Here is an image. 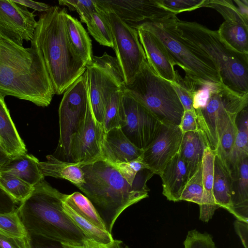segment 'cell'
Returning a JSON list of instances; mask_svg holds the SVG:
<instances>
[{"label": "cell", "mask_w": 248, "mask_h": 248, "mask_svg": "<svg viewBox=\"0 0 248 248\" xmlns=\"http://www.w3.org/2000/svg\"><path fill=\"white\" fill-rule=\"evenodd\" d=\"M0 93L48 106L55 94L40 50L17 45L0 31Z\"/></svg>", "instance_id": "cell-1"}, {"label": "cell", "mask_w": 248, "mask_h": 248, "mask_svg": "<svg viewBox=\"0 0 248 248\" xmlns=\"http://www.w3.org/2000/svg\"><path fill=\"white\" fill-rule=\"evenodd\" d=\"M81 168L85 182L77 187L92 202L110 233L124 210L148 197L146 182L154 174L149 170L131 186L112 164L101 158Z\"/></svg>", "instance_id": "cell-2"}, {"label": "cell", "mask_w": 248, "mask_h": 248, "mask_svg": "<svg viewBox=\"0 0 248 248\" xmlns=\"http://www.w3.org/2000/svg\"><path fill=\"white\" fill-rule=\"evenodd\" d=\"M31 45L41 52L55 94L63 93L85 73L86 64L69 40L59 6H50L41 14Z\"/></svg>", "instance_id": "cell-3"}, {"label": "cell", "mask_w": 248, "mask_h": 248, "mask_svg": "<svg viewBox=\"0 0 248 248\" xmlns=\"http://www.w3.org/2000/svg\"><path fill=\"white\" fill-rule=\"evenodd\" d=\"M64 195L44 178L34 186L16 210L26 232L72 245L90 239L63 211Z\"/></svg>", "instance_id": "cell-4"}, {"label": "cell", "mask_w": 248, "mask_h": 248, "mask_svg": "<svg viewBox=\"0 0 248 248\" xmlns=\"http://www.w3.org/2000/svg\"><path fill=\"white\" fill-rule=\"evenodd\" d=\"M181 36L205 53L218 69L222 84L240 94L248 93V54L231 47L219 35L196 22L177 19Z\"/></svg>", "instance_id": "cell-5"}, {"label": "cell", "mask_w": 248, "mask_h": 248, "mask_svg": "<svg viewBox=\"0 0 248 248\" xmlns=\"http://www.w3.org/2000/svg\"><path fill=\"white\" fill-rule=\"evenodd\" d=\"M177 18L172 14L139 25L162 43L175 65L185 71V77L196 81L222 84L218 69L211 58L181 36L177 27Z\"/></svg>", "instance_id": "cell-6"}, {"label": "cell", "mask_w": 248, "mask_h": 248, "mask_svg": "<svg viewBox=\"0 0 248 248\" xmlns=\"http://www.w3.org/2000/svg\"><path fill=\"white\" fill-rule=\"evenodd\" d=\"M125 90L162 122L179 125L184 107L171 83L158 76L147 60Z\"/></svg>", "instance_id": "cell-7"}, {"label": "cell", "mask_w": 248, "mask_h": 248, "mask_svg": "<svg viewBox=\"0 0 248 248\" xmlns=\"http://www.w3.org/2000/svg\"><path fill=\"white\" fill-rule=\"evenodd\" d=\"M248 93L240 94L216 83L205 106L195 110L199 132L206 147L216 152L223 131L231 117L248 107Z\"/></svg>", "instance_id": "cell-8"}, {"label": "cell", "mask_w": 248, "mask_h": 248, "mask_svg": "<svg viewBox=\"0 0 248 248\" xmlns=\"http://www.w3.org/2000/svg\"><path fill=\"white\" fill-rule=\"evenodd\" d=\"M91 108L85 72L65 91L61 102L59 108L60 137L54 156L71 162L72 146L83 127Z\"/></svg>", "instance_id": "cell-9"}, {"label": "cell", "mask_w": 248, "mask_h": 248, "mask_svg": "<svg viewBox=\"0 0 248 248\" xmlns=\"http://www.w3.org/2000/svg\"><path fill=\"white\" fill-rule=\"evenodd\" d=\"M87 81L93 115L102 126L105 107L110 95L125 88L124 77L116 58L106 52L93 56L92 62L86 66Z\"/></svg>", "instance_id": "cell-10"}, {"label": "cell", "mask_w": 248, "mask_h": 248, "mask_svg": "<svg viewBox=\"0 0 248 248\" xmlns=\"http://www.w3.org/2000/svg\"><path fill=\"white\" fill-rule=\"evenodd\" d=\"M101 10L106 14L108 19L113 37V49L125 85H128L146 60L137 30L122 20L114 13Z\"/></svg>", "instance_id": "cell-11"}, {"label": "cell", "mask_w": 248, "mask_h": 248, "mask_svg": "<svg viewBox=\"0 0 248 248\" xmlns=\"http://www.w3.org/2000/svg\"><path fill=\"white\" fill-rule=\"evenodd\" d=\"M122 103L121 130L133 144L144 150L156 138L163 122L130 95L125 89Z\"/></svg>", "instance_id": "cell-12"}, {"label": "cell", "mask_w": 248, "mask_h": 248, "mask_svg": "<svg viewBox=\"0 0 248 248\" xmlns=\"http://www.w3.org/2000/svg\"><path fill=\"white\" fill-rule=\"evenodd\" d=\"M35 16L13 0H0V31L18 46L32 41L37 25Z\"/></svg>", "instance_id": "cell-13"}, {"label": "cell", "mask_w": 248, "mask_h": 248, "mask_svg": "<svg viewBox=\"0 0 248 248\" xmlns=\"http://www.w3.org/2000/svg\"><path fill=\"white\" fill-rule=\"evenodd\" d=\"M183 133L179 125L163 123L155 139L143 150L142 159L148 170L159 175L167 164L179 151Z\"/></svg>", "instance_id": "cell-14"}, {"label": "cell", "mask_w": 248, "mask_h": 248, "mask_svg": "<svg viewBox=\"0 0 248 248\" xmlns=\"http://www.w3.org/2000/svg\"><path fill=\"white\" fill-rule=\"evenodd\" d=\"M98 9L115 14L122 20L136 28L141 23L172 13L159 5L156 0H95Z\"/></svg>", "instance_id": "cell-15"}, {"label": "cell", "mask_w": 248, "mask_h": 248, "mask_svg": "<svg viewBox=\"0 0 248 248\" xmlns=\"http://www.w3.org/2000/svg\"><path fill=\"white\" fill-rule=\"evenodd\" d=\"M103 127L96 120L92 107L83 127L74 141L71 150V162L85 165L101 157Z\"/></svg>", "instance_id": "cell-16"}, {"label": "cell", "mask_w": 248, "mask_h": 248, "mask_svg": "<svg viewBox=\"0 0 248 248\" xmlns=\"http://www.w3.org/2000/svg\"><path fill=\"white\" fill-rule=\"evenodd\" d=\"M146 60L155 73L170 82H176L179 76L175 64L162 43L152 33L139 25L135 28Z\"/></svg>", "instance_id": "cell-17"}, {"label": "cell", "mask_w": 248, "mask_h": 248, "mask_svg": "<svg viewBox=\"0 0 248 248\" xmlns=\"http://www.w3.org/2000/svg\"><path fill=\"white\" fill-rule=\"evenodd\" d=\"M143 150L133 144L120 127L105 132L101 145L102 159L112 164L129 162L141 157Z\"/></svg>", "instance_id": "cell-18"}, {"label": "cell", "mask_w": 248, "mask_h": 248, "mask_svg": "<svg viewBox=\"0 0 248 248\" xmlns=\"http://www.w3.org/2000/svg\"><path fill=\"white\" fill-rule=\"evenodd\" d=\"M162 182V194L168 200L179 202L183 190L190 177L186 164L178 153L159 174Z\"/></svg>", "instance_id": "cell-19"}, {"label": "cell", "mask_w": 248, "mask_h": 248, "mask_svg": "<svg viewBox=\"0 0 248 248\" xmlns=\"http://www.w3.org/2000/svg\"><path fill=\"white\" fill-rule=\"evenodd\" d=\"M216 152L205 148L202 163L203 195L200 206V219L208 222L218 208L215 203L213 193L214 161Z\"/></svg>", "instance_id": "cell-20"}, {"label": "cell", "mask_w": 248, "mask_h": 248, "mask_svg": "<svg viewBox=\"0 0 248 248\" xmlns=\"http://www.w3.org/2000/svg\"><path fill=\"white\" fill-rule=\"evenodd\" d=\"M46 161H39L38 166L42 175L67 180L77 187L85 182L84 175L80 163L61 160L52 155L46 156Z\"/></svg>", "instance_id": "cell-21"}, {"label": "cell", "mask_w": 248, "mask_h": 248, "mask_svg": "<svg viewBox=\"0 0 248 248\" xmlns=\"http://www.w3.org/2000/svg\"><path fill=\"white\" fill-rule=\"evenodd\" d=\"M233 177L231 171L216 154L214 161L213 193L217 207H222L232 214Z\"/></svg>", "instance_id": "cell-22"}, {"label": "cell", "mask_w": 248, "mask_h": 248, "mask_svg": "<svg viewBox=\"0 0 248 248\" xmlns=\"http://www.w3.org/2000/svg\"><path fill=\"white\" fill-rule=\"evenodd\" d=\"M0 143L12 157L26 154L27 150L10 116L4 101L0 93Z\"/></svg>", "instance_id": "cell-23"}, {"label": "cell", "mask_w": 248, "mask_h": 248, "mask_svg": "<svg viewBox=\"0 0 248 248\" xmlns=\"http://www.w3.org/2000/svg\"><path fill=\"white\" fill-rule=\"evenodd\" d=\"M233 177L236 186L232 187V214L248 223V157L239 163Z\"/></svg>", "instance_id": "cell-24"}, {"label": "cell", "mask_w": 248, "mask_h": 248, "mask_svg": "<svg viewBox=\"0 0 248 248\" xmlns=\"http://www.w3.org/2000/svg\"><path fill=\"white\" fill-rule=\"evenodd\" d=\"M69 40L86 65L93 61L92 40L81 22L69 15L66 8L62 9Z\"/></svg>", "instance_id": "cell-25"}, {"label": "cell", "mask_w": 248, "mask_h": 248, "mask_svg": "<svg viewBox=\"0 0 248 248\" xmlns=\"http://www.w3.org/2000/svg\"><path fill=\"white\" fill-rule=\"evenodd\" d=\"M38 162V159L32 155H20L11 158L0 172L15 175L33 186L44 178L39 170Z\"/></svg>", "instance_id": "cell-26"}, {"label": "cell", "mask_w": 248, "mask_h": 248, "mask_svg": "<svg viewBox=\"0 0 248 248\" xmlns=\"http://www.w3.org/2000/svg\"><path fill=\"white\" fill-rule=\"evenodd\" d=\"M206 147L199 131L183 133L178 154L187 165L190 177L202 164Z\"/></svg>", "instance_id": "cell-27"}, {"label": "cell", "mask_w": 248, "mask_h": 248, "mask_svg": "<svg viewBox=\"0 0 248 248\" xmlns=\"http://www.w3.org/2000/svg\"><path fill=\"white\" fill-rule=\"evenodd\" d=\"M239 122L236 124L237 132L229 158V167L232 177L239 163L248 157V117L247 107L238 114Z\"/></svg>", "instance_id": "cell-28"}, {"label": "cell", "mask_w": 248, "mask_h": 248, "mask_svg": "<svg viewBox=\"0 0 248 248\" xmlns=\"http://www.w3.org/2000/svg\"><path fill=\"white\" fill-rule=\"evenodd\" d=\"M62 201L78 215L96 227L108 231L99 213L90 200L85 195L79 192H75L70 195L64 194Z\"/></svg>", "instance_id": "cell-29"}, {"label": "cell", "mask_w": 248, "mask_h": 248, "mask_svg": "<svg viewBox=\"0 0 248 248\" xmlns=\"http://www.w3.org/2000/svg\"><path fill=\"white\" fill-rule=\"evenodd\" d=\"M217 32L231 47L235 51L248 54V27L244 25L224 21Z\"/></svg>", "instance_id": "cell-30"}, {"label": "cell", "mask_w": 248, "mask_h": 248, "mask_svg": "<svg viewBox=\"0 0 248 248\" xmlns=\"http://www.w3.org/2000/svg\"><path fill=\"white\" fill-rule=\"evenodd\" d=\"M62 207L66 215L89 238L104 245H108L114 240L110 232L96 227L78 215L63 201Z\"/></svg>", "instance_id": "cell-31"}, {"label": "cell", "mask_w": 248, "mask_h": 248, "mask_svg": "<svg viewBox=\"0 0 248 248\" xmlns=\"http://www.w3.org/2000/svg\"><path fill=\"white\" fill-rule=\"evenodd\" d=\"M89 33L100 45L113 48L111 30L106 14L96 7V11L86 24Z\"/></svg>", "instance_id": "cell-32"}, {"label": "cell", "mask_w": 248, "mask_h": 248, "mask_svg": "<svg viewBox=\"0 0 248 248\" xmlns=\"http://www.w3.org/2000/svg\"><path fill=\"white\" fill-rule=\"evenodd\" d=\"M0 187L19 203L31 194L33 188L21 179L4 172H0Z\"/></svg>", "instance_id": "cell-33"}, {"label": "cell", "mask_w": 248, "mask_h": 248, "mask_svg": "<svg viewBox=\"0 0 248 248\" xmlns=\"http://www.w3.org/2000/svg\"><path fill=\"white\" fill-rule=\"evenodd\" d=\"M125 89L114 91L109 97L105 107L103 125L104 132L120 127L123 114L122 97Z\"/></svg>", "instance_id": "cell-34"}, {"label": "cell", "mask_w": 248, "mask_h": 248, "mask_svg": "<svg viewBox=\"0 0 248 248\" xmlns=\"http://www.w3.org/2000/svg\"><path fill=\"white\" fill-rule=\"evenodd\" d=\"M237 115L238 114L232 116L228 121L220 138L216 151V154L230 170L229 158L237 132Z\"/></svg>", "instance_id": "cell-35"}, {"label": "cell", "mask_w": 248, "mask_h": 248, "mask_svg": "<svg viewBox=\"0 0 248 248\" xmlns=\"http://www.w3.org/2000/svg\"><path fill=\"white\" fill-rule=\"evenodd\" d=\"M202 7L217 11L225 21L241 24L248 27V19L240 13L237 6L231 0H205Z\"/></svg>", "instance_id": "cell-36"}, {"label": "cell", "mask_w": 248, "mask_h": 248, "mask_svg": "<svg viewBox=\"0 0 248 248\" xmlns=\"http://www.w3.org/2000/svg\"><path fill=\"white\" fill-rule=\"evenodd\" d=\"M202 195L203 183L201 164L188 180L181 195L180 201L192 202L200 205L202 202Z\"/></svg>", "instance_id": "cell-37"}, {"label": "cell", "mask_w": 248, "mask_h": 248, "mask_svg": "<svg viewBox=\"0 0 248 248\" xmlns=\"http://www.w3.org/2000/svg\"><path fill=\"white\" fill-rule=\"evenodd\" d=\"M0 233L12 237L26 236L27 232L16 211L0 213Z\"/></svg>", "instance_id": "cell-38"}, {"label": "cell", "mask_w": 248, "mask_h": 248, "mask_svg": "<svg viewBox=\"0 0 248 248\" xmlns=\"http://www.w3.org/2000/svg\"><path fill=\"white\" fill-rule=\"evenodd\" d=\"M170 83L184 107V110H194L193 95L194 87L193 80L186 77L182 78L179 75L176 82Z\"/></svg>", "instance_id": "cell-39"}, {"label": "cell", "mask_w": 248, "mask_h": 248, "mask_svg": "<svg viewBox=\"0 0 248 248\" xmlns=\"http://www.w3.org/2000/svg\"><path fill=\"white\" fill-rule=\"evenodd\" d=\"M59 3L67 6L70 11H76L81 21L86 24L91 21L93 14L96 11L95 0H60Z\"/></svg>", "instance_id": "cell-40"}, {"label": "cell", "mask_w": 248, "mask_h": 248, "mask_svg": "<svg viewBox=\"0 0 248 248\" xmlns=\"http://www.w3.org/2000/svg\"><path fill=\"white\" fill-rule=\"evenodd\" d=\"M156 1L166 10L176 15L202 7L205 0H156Z\"/></svg>", "instance_id": "cell-41"}, {"label": "cell", "mask_w": 248, "mask_h": 248, "mask_svg": "<svg viewBox=\"0 0 248 248\" xmlns=\"http://www.w3.org/2000/svg\"><path fill=\"white\" fill-rule=\"evenodd\" d=\"M184 245L185 248H217L210 234L196 230L188 232Z\"/></svg>", "instance_id": "cell-42"}, {"label": "cell", "mask_w": 248, "mask_h": 248, "mask_svg": "<svg viewBox=\"0 0 248 248\" xmlns=\"http://www.w3.org/2000/svg\"><path fill=\"white\" fill-rule=\"evenodd\" d=\"M28 248H64L62 242L34 233L27 232Z\"/></svg>", "instance_id": "cell-43"}, {"label": "cell", "mask_w": 248, "mask_h": 248, "mask_svg": "<svg viewBox=\"0 0 248 248\" xmlns=\"http://www.w3.org/2000/svg\"><path fill=\"white\" fill-rule=\"evenodd\" d=\"M179 127L183 133L199 131L194 109L184 110Z\"/></svg>", "instance_id": "cell-44"}, {"label": "cell", "mask_w": 248, "mask_h": 248, "mask_svg": "<svg viewBox=\"0 0 248 248\" xmlns=\"http://www.w3.org/2000/svg\"><path fill=\"white\" fill-rule=\"evenodd\" d=\"M19 203L0 187V213L16 211Z\"/></svg>", "instance_id": "cell-45"}, {"label": "cell", "mask_w": 248, "mask_h": 248, "mask_svg": "<svg viewBox=\"0 0 248 248\" xmlns=\"http://www.w3.org/2000/svg\"><path fill=\"white\" fill-rule=\"evenodd\" d=\"M0 248H28L25 238L12 237L0 233Z\"/></svg>", "instance_id": "cell-46"}, {"label": "cell", "mask_w": 248, "mask_h": 248, "mask_svg": "<svg viewBox=\"0 0 248 248\" xmlns=\"http://www.w3.org/2000/svg\"><path fill=\"white\" fill-rule=\"evenodd\" d=\"M117 241V240H114L108 245H104L91 239H87L80 245H72L64 242H62V244L64 248H116Z\"/></svg>", "instance_id": "cell-47"}, {"label": "cell", "mask_w": 248, "mask_h": 248, "mask_svg": "<svg viewBox=\"0 0 248 248\" xmlns=\"http://www.w3.org/2000/svg\"><path fill=\"white\" fill-rule=\"evenodd\" d=\"M234 226L244 248H248V223L237 219L234 222Z\"/></svg>", "instance_id": "cell-48"}, {"label": "cell", "mask_w": 248, "mask_h": 248, "mask_svg": "<svg viewBox=\"0 0 248 248\" xmlns=\"http://www.w3.org/2000/svg\"><path fill=\"white\" fill-rule=\"evenodd\" d=\"M13 1L22 6H25L26 8H31L35 11H37L40 12H45L48 10L50 6L46 3L42 2H35L32 0H18Z\"/></svg>", "instance_id": "cell-49"}, {"label": "cell", "mask_w": 248, "mask_h": 248, "mask_svg": "<svg viewBox=\"0 0 248 248\" xmlns=\"http://www.w3.org/2000/svg\"><path fill=\"white\" fill-rule=\"evenodd\" d=\"M237 5L241 14L246 19H248V0H233Z\"/></svg>", "instance_id": "cell-50"}, {"label": "cell", "mask_w": 248, "mask_h": 248, "mask_svg": "<svg viewBox=\"0 0 248 248\" xmlns=\"http://www.w3.org/2000/svg\"><path fill=\"white\" fill-rule=\"evenodd\" d=\"M12 157L7 153L0 143V171L2 167L6 164Z\"/></svg>", "instance_id": "cell-51"}]
</instances>
